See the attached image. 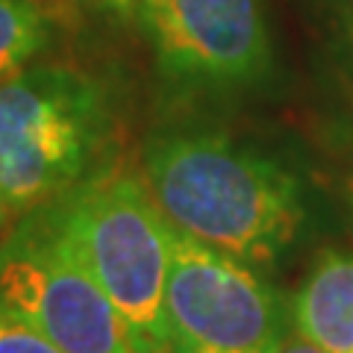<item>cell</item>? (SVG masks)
<instances>
[{
    "instance_id": "obj_6",
    "label": "cell",
    "mask_w": 353,
    "mask_h": 353,
    "mask_svg": "<svg viewBox=\"0 0 353 353\" xmlns=\"http://www.w3.org/2000/svg\"><path fill=\"white\" fill-rule=\"evenodd\" d=\"M141 30L159 71L194 92H250L274 68L262 0H150Z\"/></svg>"
},
{
    "instance_id": "obj_2",
    "label": "cell",
    "mask_w": 353,
    "mask_h": 353,
    "mask_svg": "<svg viewBox=\"0 0 353 353\" xmlns=\"http://www.w3.org/2000/svg\"><path fill=\"white\" fill-rule=\"evenodd\" d=\"M44 209L124 318L136 353H174L168 330L171 224L141 171H97Z\"/></svg>"
},
{
    "instance_id": "obj_10",
    "label": "cell",
    "mask_w": 353,
    "mask_h": 353,
    "mask_svg": "<svg viewBox=\"0 0 353 353\" xmlns=\"http://www.w3.org/2000/svg\"><path fill=\"white\" fill-rule=\"evenodd\" d=\"M333 32L341 71L353 88V0H333Z\"/></svg>"
},
{
    "instance_id": "obj_14",
    "label": "cell",
    "mask_w": 353,
    "mask_h": 353,
    "mask_svg": "<svg viewBox=\"0 0 353 353\" xmlns=\"http://www.w3.org/2000/svg\"><path fill=\"white\" fill-rule=\"evenodd\" d=\"M347 185H350V201H353V153H350V176H347Z\"/></svg>"
},
{
    "instance_id": "obj_3",
    "label": "cell",
    "mask_w": 353,
    "mask_h": 353,
    "mask_svg": "<svg viewBox=\"0 0 353 353\" xmlns=\"http://www.w3.org/2000/svg\"><path fill=\"white\" fill-rule=\"evenodd\" d=\"M109 92L62 62L27 65L0 83V194L15 215L94 176L112 141Z\"/></svg>"
},
{
    "instance_id": "obj_5",
    "label": "cell",
    "mask_w": 353,
    "mask_h": 353,
    "mask_svg": "<svg viewBox=\"0 0 353 353\" xmlns=\"http://www.w3.org/2000/svg\"><path fill=\"white\" fill-rule=\"evenodd\" d=\"M165 309L174 353H268L289 327L259 268L174 227Z\"/></svg>"
},
{
    "instance_id": "obj_7",
    "label": "cell",
    "mask_w": 353,
    "mask_h": 353,
    "mask_svg": "<svg viewBox=\"0 0 353 353\" xmlns=\"http://www.w3.org/2000/svg\"><path fill=\"white\" fill-rule=\"evenodd\" d=\"M285 306L303 339L327 353H353V250H318Z\"/></svg>"
},
{
    "instance_id": "obj_9",
    "label": "cell",
    "mask_w": 353,
    "mask_h": 353,
    "mask_svg": "<svg viewBox=\"0 0 353 353\" xmlns=\"http://www.w3.org/2000/svg\"><path fill=\"white\" fill-rule=\"evenodd\" d=\"M0 353H65L6 301H0Z\"/></svg>"
},
{
    "instance_id": "obj_1",
    "label": "cell",
    "mask_w": 353,
    "mask_h": 353,
    "mask_svg": "<svg viewBox=\"0 0 353 353\" xmlns=\"http://www.w3.org/2000/svg\"><path fill=\"white\" fill-rule=\"evenodd\" d=\"M141 176L180 233L268 268L306 227L301 180L259 148L209 127H162L141 148Z\"/></svg>"
},
{
    "instance_id": "obj_12",
    "label": "cell",
    "mask_w": 353,
    "mask_h": 353,
    "mask_svg": "<svg viewBox=\"0 0 353 353\" xmlns=\"http://www.w3.org/2000/svg\"><path fill=\"white\" fill-rule=\"evenodd\" d=\"M268 353H327V350L318 347V345H312V341L303 339V336L289 324V327L283 330V336L274 341V347H271Z\"/></svg>"
},
{
    "instance_id": "obj_11",
    "label": "cell",
    "mask_w": 353,
    "mask_h": 353,
    "mask_svg": "<svg viewBox=\"0 0 353 353\" xmlns=\"http://www.w3.org/2000/svg\"><path fill=\"white\" fill-rule=\"evenodd\" d=\"M85 3L101 9V12H109V15H115L121 21H130V24L141 27L150 0H85Z\"/></svg>"
},
{
    "instance_id": "obj_4",
    "label": "cell",
    "mask_w": 353,
    "mask_h": 353,
    "mask_svg": "<svg viewBox=\"0 0 353 353\" xmlns=\"http://www.w3.org/2000/svg\"><path fill=\"white\" fill-rule=\"evenodd\" d=\"M0 301L65 353H136L124 318L44 209L0 241Z\"/></svg>"
},
{
    "instance_id": "obj_13",
    "label": "cell",
    "mask_w": 353,
    "mask_h": 353,
    "mask_svg": "<svg viewBox=\"0 0 353 353\" xmlns=\"http://www.w3.org/2000/svg\"><path fill=\"white\" fill-rule=\"evenodd\" d=\"M12 206L6 203V197L0 194V241H3V236L9 233V227H12Z\"/></svg>"
},
{
    "instance_id": "obj_8",
    "label": "cell",
    "mask_w": 353,
    "mask_h": 353,
    "mask_svg": "<svg viewBox=\"0 0 353 353\" xmlns=\"http://www.w3.org/2000/svg\"><path fill=\"white\" fill-rule=\"evenodd\" d=\"M53 24L39 0H0V83L50 44Z\"/></svg>"
}]
</instances>
